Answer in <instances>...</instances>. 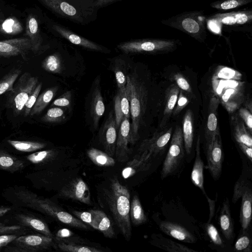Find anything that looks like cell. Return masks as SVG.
<instances>
[{"label":"cell","mask_w":252,"mask_h":252,"mask_svg":"<svg viewBox=\"0 0 252 252\" xmlns=\"http://www.w3.org/2000/svg\"><path fill=\"white\" fill-rule=\"evenodd\" d=\"M248 230L243 231L238 237L234 246L235 252H252V240Z\"/></svg>","instance_id":"44"},{"label":"cell","mask_w":252,"mask_h":252,"mask_svg":"<svg viewBox=\"0 0 252 252\" xmlns=\"http://www.w3.org/2000/svg\"><path fill=\"white\" fill-rule=\"evenodd\" d=\"M57 16L85 26L95 21L98 9L95 0H40Z\"/></svg>","instance_id":"1"},{"label":"cell","mask_w":252,"mask_h":252,"mask_svg":"<svg viewBox=\"0 0 252 252\" xmlns=\"http://www.w3.org/2000/svg\"><path fill=\"white\" fill-rule=\"evenodd\" d=\"M208 20L218 25L237 26L251 23L252 11L241 10L230 12L217 13L211 15Z\"/></svg>","instance_id":"20"},{"label":"cell","mask_w":252,"mask_h":252,"mask_svg":"<svg viewBox=\"0 0 252 252\" xmlns=\"http://www.w3.org/2000/svg\"><path fill=\"white\" fill-rule=\"evenodd\" d=\"M47 20V26L49 30L58 37L90 51L104 53L110 52V50L107 47L77 34L68 28L48 18Z\"/></svg>","instance_id":"12"},{"label":"cell","mask_w":252,"mask_h":252,"mask_svg":"<svg viewBox=\"0 0 252 252\" xmlns=\"http://www.w3.org/2000/svg\"><path fill=\"white\" fill-rule=\"evenodd\" d=\"M120 0H95V2L97 7L99 9L104 7L110 5Z\"/></svg>","instance_id":"59"},{"label":"cell","mask_w":252,"mask_h":252,"mask_svg":"<svg viewBox=\"0 0 252 252\" xmlns=\"http://www.w3.org/2000/svg\"><path fill=\"white\" fill-rule=\"evenodd\" d=\"M65 115L64 110L60 107H52L48 110L42 117L41 121L49 123H58L64 121Z\"/></svg>","instance_id":"46"},{"label":"cell","mask_w":252,"mask_h":252,"mask_svg":"<svg viewBox=\"0 0 252 252\" xmlns=\"http://www.w3.org/2000/svg\"><path fill=\"white\" fill-rule=\"evenodd\" d=\"M62 198L79 201L87 205L92 204L90 189L85 182L76 178L64 185L59 192Z\"/></svg>","instance_id":"15"},{"label":"cell","mask_w":252,"mask_h":252,"mask_svg":"<svg viewBox=\"0 0 252 252\" xmlns=\"http://www.w3.org/2000/svg\"><path fill=\"white\" fill-rule=\"evenodd\" d=\"M87 155L92 161L99 166H112L115 164L113 157L105 152L98 149L92 148L87 151Z\"/></svg>","instance_id":"42"},{"label":"cell","mask_w":252,"mask_h":252,"mask_svg":"<svg viewBox=\"0 0 252 252\" xmlns=\"http://www.w3.org/2000/svg\"><path fill=\"white\" fill-rule=\"evenodd\" d=\"M207 165L215 180H218L221 172L223 153L220 135H217L211 142L206 144Z\"/></svg>","instance_id":"14"},{"label":"cell","mask_w":252,"mask_h":252,"mask_svg":"<svg viewBox=\"0 0 252 252\" xmlns=\"http://www.w3.org/2000/svg\"><path fill=\"white\" fill-rule=\"evenodd\" d=\"M220 103V100L216 97H212L210 100L205 130L206 144L211 142L216 136L220 135L217 118V110Z\"/></svg>","instance_id":"24"},{"label":"cell","mask_w":252,"mask_h":252,"mask_svg":"<svg viewBox=\"0 0 252 252\" xmlns=\"http://www.w3.org/2000/svg\"><path fill=\"white\" fill-rule=\"evenodd\" d=\"M73 214L84 222L98 230V223L94 215L90 211H73Z\"/></svg>","instance_id":"50"},{"label":"cell","mask_w":252,"mask_h":252,"mask_svg":"<svg viewBox=\"0 0 252 252\" xmlns=\"http://www.w3.org/2000/svg\"><path fill=\"white\" fill-rule=\"evenodd\" d=\"M180 89L175 84H171L169 86L165 92V106L163 113V117L159 124L160 128H164L169 119H170L173 110L175 107Z\"/></svg>","instance_id":"32"},{"label":"cell","mask_w":252,"mask_h":252,"mask_svg":"<svg viewBox=\"0 0 252 252\" xmlns=\"http://www.w3.org/2000/svg\"><path fill=\"white\" fill-rule=\"evenodd\" d=\"M21 72L20 68H13L0 79V95L13 89L14 83Z\"/></svg>","instance_id":"43"},{"label":"cell","mask_w":252,"mask_h":252,"mask_svg":"<svg viewBox=\"0 0 252 252\" xmlns=\"http://www.w3.org/2000/svg\"><path fill=\"white\" fill-rule=\"evenodd\" d=\"M119 128L115 155L118 161L125 162L132 152L129 145H134L137 140L133 135L129 119L125 118Z\"/></svg>","instance_id":"13"},{"label":"cell","mask_w":252,"mask_h":252,"mask_svg":"<svg viewBox=\"0 0 252 252\" xmlns=\"http://www.w3.org/2000/svg\"><path fill=\"white\" fill-rule=\"evenodd\" d=\"M72 93L68 91L63 93L52 103V106L69 107L71 105Z\"/></svg>","instance_id":"52"},{"label":"cell","mask_w":252,"mask_h":252,"mask_svg":"<svg viewBox=\"0 0 252 252\" xmlns=\"http://www.w3.org/2000/svg\"><path fill=\"white\" fill-rule=\"evenodd\" d=\"M213 80V88L228 111H234L244 101L243 85L234 80Z\"/></svg>","instance_id":"9"},{"label":"cell","mask_w":252,"mask_h":252,"mask_svg":"<svg viewBox=\"0 0 252 252\" xmlns=\"http://www.w3.org/2000/svg\"><path fill=\"white\" fill-rule=\"evenodd\" d=\"M204 164L200 156V138L198 136L195 148V158L191 173V180L193 184L206 195L204 187L203 170Z\"/></svg>","instance_id":"31"},{"label":"cell","mask_w":252,"mask_h":252,"mask_svg":"<svg viewBox=\"0 0 252 252\" xmlns=\"http://www.w3.org/2000/svg\"><path fill=\"white\" fill-rule=\"evenodd\" d=\"M206 198L208 200V202L209 204L210 207V214H209V219L208 220V222H210L212 219L213 217L214 212L215 210V202L216 201L212 200L210 198H209L207 195H205Z\"/></svg>","instance_id":"60"},{"label":"cell","mask_w":252,"mask_h":252,"mask_svg":"<svg viewBox=\"0 0 252 252\" xmlns=\"http://www.w3.org/2000/svg\"><path fill=\"white\" fill-rule=\"evenodd\" d=\"M104 196L115 223L126 240L131 236L129 217L130 193L126 187L122 185L117 177L113 178Z\"/></svg>","instance_id":"2"},{"label":"cell","mask_w":252,"mask_h":252,"mask_svg":"<svg viewBox=\"0 0 252 252\" xmlns=\"http://www.w3.org/2000/svg\"><path fill=\"white\" fill-rule=\"evenodd\" d=\"M152 157V155L147 151L139 152L127 162L122 172L123 178L127 179L138 172L148 170Z\"/></svg>","instance_id":"21"},{"label":"cell","mask_w":252,"mask_h":252,"mask_svg":"<svg viewBox=\"0 0 252 252\" xmlns=\"http://www.w3.org/2000/svg\"><path fill=\"white\" fill-rule=\"evenodd\" d=\"M8 144L17 151L23 153H32L44 149L47 144L39 141L8 139Z\"/></svg>","instance_id":"36"},{"label":"cell","mask_w":252,"mask_h":252,"mask_svg":"<svg viewBox=\"0 0 252 252\" xmlns=\"http://www.w3.org/2000/svg\"><path fill=\"white\" fill-rule=\"evenodd\" d=\"M206 233L211 242L217 247L223 248L225 247L224 243L217 229L210 222H207L205 225Z\"/></svg>","instance_id":"47"},{"label":"cell","mask_w":252,"mask_h":252,"mask_svg":"<svg viewBox=\"0 0 252 252\" xmlns=\"http://www.w3.org/2000/svg\"><path fill=\"white\" fill-rule=\"evenodd\" d=\"M73 233L70 230L66 228L61 229L57 231L55 236H54V240H60L68 239L72 237Z\"/></svg>","instance_id":"57"},{"label":"cell","mask_w":252,"mask_h":252,"mask_svg":"<svg viewBox=\"0 0 252 252\" xmlns=\"http://www.w3.org/2000/svg\"><path fill=\"white\" fill-rule=\"evenodd\" d=\"M240 74L239 72L233 70L230 68L227 67H224L221 68L219 71L216 73V77L220 78L221 79H240L241 75H237Z\"/></svg>","instance_id":"54"},{"label":"cell","mask_w":252,"mask_h":252,"mask_svg":"<svg viewBox=\"0 0 252 252\" xmlns=\"http://www.w3.org/2000/svg\"><path fill=\"white\" fill-rule=\"evenodd\" d=\"M105 105L102 95L100 80L97 78L94 81V88L92 92L90 113L92 120L93 126L96 128L100 119L105 112Z\"/></svg>","instance_id":"22"},{"label":"cell","mask_w":252,"mask_h":252,"mask_svg":"<svg viewBox=\"0 0 252 252\" xmlns=\"http://www.w3.org/2000/svg\"><path fill=\"white\" fill-rule=\"evenodd\" d=\"M219 223L221 231L227 240L234 237V223L230 209L229 199L226 198L222 204L219 216Z\"/></svg>","instance_id":"29"},{"label":"cell","mask_w":252,"mask_h":252,"mask_svg":"<svg viewBox=\"0 0 252 252\" xmlns=\"http://www.w3.org/2000/svg\"><path fill=\"white\" fill-rule=\"evenodd\" d=\"M172 79L176 82L177 86L183 92H186L192 97L194 98L195 95L192 88L185 77L181 73H175L172 77Z\"/></svg>","instance_id":"51"},{"label":"cell","mask_w":252,"mask_h":252,"mask_svg":"<svg viewBox=\"0 0 252 252\" xmlns=\"http://www.w3.org/2000/svg\"><path fill=\"white\" fill-rule=\"evenodd\" d=\"M27 32L30 37L32 51L34 54H41L50 48L49 44L44 43V39L39 30L37 19L34 17H30L27 26Z\"/></svg>","instance_id":"25"},{"label":"cell","mask_w":252,"mask_h":252,"mask_svg":"<svg viewBox=\"0 0 252 252\" xmlns=\"http://www.w3.org/2000/svg\"><path fill=\"white\" fill-rule=\"evenodd\" d=\"M59 249L67 252H100L103 251L96 247L87 246L84 243L76 241L72 237L63 240H56Z\"/></svg>","instance_id":"35"},{"label":"cell","mask_w":252,"mask_h":252,"mask_svg":"<svg viewBox=\"0 0 252 252\" xmlns=\"http://www.w3.org/2000/svg\"><path fill=\"white\" fill-rule=\"evenodd\" d=\"M14 23V21L12 19H7L5 21L3 24V28L4 29L5 31L7 32H12L11 27Z\"/></svg>","instance_id":"61"},{"label":"cell","mask_w":252,"mask_h":252,"mask_svg":"<svg viewBox=\"0 0 252 252\" xmlns=\"http://www.w3.org/2000/svg\"><path fill=\"white\" fill-rule=\"evenodd\" d=\"M33 233L27 227L18 225H6L0 222V235L3 234H17L20 235Z\"/></svg>","instance_id":"48"},{"label":"cell","mask_w":252,"mask_h":252,"mask_svg":"<svg viewBox=\"0 0 252 252\" xmlns=\"http://www.w3.org/2000/svg\"><path fill=\"white\" fill-rule=\"evenodd\" d=\"M241 198L240 222L242 230L250 229L252 213V189L251 181L240 178L234 188L232 202L236 203Z\"/></svg>","instance_id":"10"},{"label":"cell","mask_w":252,"mask_h":252,"mask_svg":"<svg viewBox=\"0 0 252 252\" xmlns=\"http://www.w3.org/2000/svg\"><path fill=\"white\" fill-rule=\"evenodd\" d=\"M238 116L245 123V126L251 133L252 132V115L248 109L241 108L238 111Z\"/></svg>","instance_id":"53"},{"label":"cell","mask_w":252,"mask_h":252,"mask_svg":"<svg viewBox=\"0 0 252 252\" xmlns=\"http://www.w3.org/2000/svg\"><path fill=\"white\" fill-rule=\"evenodd\" d=\"M238 146L243 153V154L248 158V159L252 161V147L247 146L242 143H238Z\"/></svg>","instance_id":"58"},{"label":"cell","mask_w":252,"mask_h":252,"mask_svg":"<svg viewBox=\"0 0 252 252\" xmlns=\"http://www.w3.org/2000/svg\"><path fill=\"white\" fill-rule=\"evenodd\" d=\"M189 103L188 97L185 95L182 90L180 91L176 106L175 107L173 113L174 116L178 115Z\"/></svg>","instance_id":"55"},{"label":"cell","mask_w":252,"mask_h":252,"mask_svg":"<svg viewBox=\"0 0 252 252\" xmlns=\"http://www.w3.org/2000/svg\"><path fill=\"white\" fill-rule=\"evenodd\" d=\"M113 61L115 64L112 67V70L114 72L118 90H123L126 88L128 74L125 63L122 56L116 57L113 59Z\"/></svg>","instance_id":"40"},{"label":"cell","mask_w":252,"mask_h":252,"mask_svg":"<svg viewBox=\"0 0 252 252\" xmlns=\"http://www.w3.org/2000/svg\"><path fill=\"white\" fill-rule=\"evenodd\" d=\"M252 0H219L210 4L212 7L221 10H226L240 7L247 4Z\"/></svg>","instance_id":"45"},{"label":"cell","mask_w":252,"mask_h":252,"mask_svg":"<svg viewBox=\"0 0 252 252\" xmlns=\"http://www.w3.org/2000/svg\"><path fill=\"white\" fill-rule=\"evenodd\" d=\"M172 133V127L156 132L150 138L144 140L138 149L139 152L147 151L153 157L161 153L169 142Z\"/></svg>","instance_id":"18"},{"label":"cell","mask_w":252,"mask_h":252,"mask_svg":"<svg viewBox=\"0 0 252 252\" xmlns=\"http://www.w3.org/2000/svg\"><path fill=\"white\" fill-rule=\"evenodd\" d=\"M114 114L116 122L119 128L125 118L130 117V104L126 87L117 91L114 99Z\"/></svg>","instance_id":"27"},{"label":"cell","mask_w":252,"mask_h":252,"mask_svg":"<svg viewBox=\"0 0 252 252\" xmlns=\"http://www.w3.org/2000/svg\"><path fill=\"white\" fill-rule=\"evenodd\" d=\"M152 244L162 250L170 252H196L188 247L164 237L161 234H154Z\"/></svg>","instance_id":"33"},{"label":"cell","mask_w":252,"mask_h":252,"mask_svg":"<svg viewBox=\"0 0 252 252\" xmlns=\"http://www.w3.org/2000/svg\"><path fill=\"white\" fill-rule=\"evenodd\" d=\"M184 149L182 129L177 126L173 133L170 147L163 163L160 173L162 179L173 174L177 169L184 158Z\"/></svg>","instance_id":"11"},{"label":"cell","mask_w":252,"mask_h":252,"mask_svg":"<svg viewBox=\"0 0 252 252\" xmlns=\"http://www.w3.org/2000/svg\"><path fill=\"white\" fill-rule=\"evenodd\" d=\"M42 86V82L37 83L35 88L29 95L24 107L23 114L25 117H27L30 115L31 109L39 94Z\"/></svg>","instance_id":"49"},{"label":"cell","mask_w":252,"mask_h":252,"mask_svg":"<svg viewBox=\"0 0 252 252\" xmlns=\"http://www.w3.org/2000/svg\"><path fill=\"white\" fill-rule=\"evenodd\" d=\"M117 128L114 112L112 110L110 112L99 133V140L105 152L112 157L115 154Z\"/></svg>","instance_id":"16"},{"label":"cell","mask_w":252,"mask_h":252,"mask_svg":"<svg viewBox=\"0 0 252 252\" xmlns=\"http://www.w3.org/2000/svg\"><path fill=\"white\" fill-rule=\"evenodd\" d=\"M95 216L98 223V230L107 238H112L115 235L114 228L106 214L98 210H90Z\"/></svg>","instance_id":"39"},{"label":"cell","mask_w":252,"mask_h":252,"mask_svg":"<svg viewBox=\"0 0 252 252\" xmlns=\"http://www.w3.org/2000/svg\"><path fill=\"white\" fill-rule=\"evenodd\" d=\"M20 235L17 234H3L0 235V250L10 244Z\"/></svg>","instance_id":"56"},{"label":"cell","mask_w":252,"mask_h":252,"mask_svg":"<svg viewBox=\"0 0 252 252\" xmlns=\"http://www.w3.org/2000/svg\"><path fill=\"white\" fill-rule=\"evenodd\" d=\"M57 151L54 149L38 151L28 155L24 159L33 170H41L56 158Z\"/></svg>","instance_id":"26"},{"label":"cell","mask_w":252,"mask_h":252,"mask_svg":"<svg viewBox=\"0 0 252 252\" xmlns=\"http://www.w3.org/2000/svg\"><path fill=\"white\" fill-rule=\"evenodd\" d=\"M27 166L28 164L25 159L0 148V170L14 173L22 171Z\"/></svg>","instance_id":"28"},{"label":"cell","mask_w":252,"mask_h":252,"mask_svg":"<svg viewBox=\"0 0 252 252\" xmlns=\"http://www.w3.org/2000/svg\"><path fill=\"white\" fill-rule=\"evenodd\" d=\"M41 65L46 71L55 74L61 73L63 69L61 52L56 51L47 56L42 61Z\"/></svg>","instance_id":"38"},{"label":"cell","mask_w":252,"mask_h":252,"mask_svg":"<svg viewBox=\"0 0 252 252\" xmlns=\"http://www.w3.org/2000/svg\"><path fill=\"white\" fill-rule=\"evenodd\" d=\"M58 90L57 87H53L39 94L30 113L31 116L40 114L52 100Z\"/></svg>","instance_id":"37"},{"label":"cell","mask_w":252,"mask_h":252,"mask_svg":"<svg viewBox=\"0 0 252 252\" xmlns=\"http://www.w3.org/2000/svg\"><path fill=\"white\" fill-rule=\"evenodd\" d=\"M6 246L5 252H37L45 251L53 247L54 240L43 234L32 233L20 235Z\"/></svg>","instance_id":"8"},{"label":"cell","mask_w":252,"mask_h":252,"mask_svg":"<svg viewBox=\"0 0 252 252\" xmlns=\"http://www.w3.org/2000/svg\"><path fill=\"white\" fill-rule=\"evenodd\" d=\"M202 18L201 12H186L163 21L162 23L186 32L199 42H203L206 32Z\"/></svg>","instance_id":"7"},{"label":"cell","mask_w":252,"mask_h":252,"mask_svg":"<svg viewBox=\"0 0 252 252\" xmlns=\"http://www.w3.org/2000/svg\"><path fill=\"white\" fill-rule=\"evenodd\" d=\"M12 210V208L7 206H0V217H2Z\"/></svg>","instance_id":"62"},{"label":"cell","mask_w":252,"mask_h":252,"mask_svg":"<svg viewBox=\"0 0 252 252\" xmlns=\"http://www.w3.org/2000/svg\"><path fill=\"white\" fill-rule=\"evenodd\" d=\"M17 203L20 207L36 210L71 227L81 229H89L83 221L64 211L54 202L37 195L28 188L24 189L20 192Z\"/></svg>","instance_id":"3"},{"label":"cell","mask_w":252,"mask_h":252,"mask_svg":"<svg viewBox=\"0 0 252 252\" xmlns=\"http://www.w3.org/2000/svg\"><path fill=\"white\" fill-rule=\"evenodd\" d=\"M126 87L130 104L131 130L137 141L139 138L138 131L146 110L147 92L143 82L133 73L127 74Z\"/></svg>","instance_id":"4"},{"label":"cell","mask_w":252,"mask_h":252,"mask_svg":"<svg viewBox=\"0 0 252 252\" xmlns=\"http://www.w3.org/2000/svg\"><path fill=\"white\" fill-rule=\"evenodd\" d=\"M160 230L166 235L179 241L194 243L195 237L183 226L171 221H162L158 224Z\"/></svg>","instance_id":"23"},{"label":"cell","mask_w":252,"mask_h":252,"mask_svg":"<svg viewBox=\"0 0 252 252\" xmlns=\"http://www.w3.org/2000/svg\"><path fill=\"white\" fill-rule=\"evenodd\" d=\"M182 129L185 150L189 155L191 152L193 141V115L190 109L187 110L184 115Z\"/></svg>","instance_id":"34"},{"label":"cell","mask_w":252,"mask_h":252,"mask_svg":"<svg viewBox=\"0 0 252 252\" xmlns=\"http://www.w3.org/2000/svg\"><path fill=\"white\" fill-rule=\"evenodd\" d=\"M32 50L30 39L20 38L0 41V56L8 58L20 55L27 61L29 51Z\"/></svg>","instance_id":"17"},{"label":"cell","mask_w":252,"mask_h":252,"mask_svg":"<svg viewBox=\"0 0 252 252\" xmlns=\"http://www.w3.org/2000/svg\"><path fill=\"white\" fill-rule=\"evenodd\" d=\"M37 83V77L26 72L14 83L13 89L7 92L6 106L12 110L14 116L23 113L28 98Z\"/></svg>","instance_id":"6"},{"label":"cell","mask_w":252,"mask_h":252,"mask_svg":"<svg viewBox=\"0 0 252 252\" xmlns=\"http://www.w3.org/2000/svg\"><path fill=\"white\" fill-rule=\"evenodd\" d=\"M177 43L173 39H134L120 43L116 48L125 54H154L173 51L176 48Z\"/></svg>","instance_id":"5"},{"label":"cell","mask_w":252,"mask_h":252,"mask_svg":"<svg viewBox=\"0 0 252 252\" xmlns=\"http://www.w3.org/2000/svg\"><path fill=\"white\" fill-rule=\"evenodd\" d=\"M233 137L238 143L252 147V137L244 123L237 115H232L230 120Z\"/></svg>","instance_id":"30"},{"label":"cell","mask_w":252,"mask_h":252,"mask_svg":"<svg viewBox=\"0 0 252 252\" xmlns=\"http://www.w3.org/2000/svg\"><path fill=\"white\" fill-rule=\"evenodd\" d=\"M245 108L248 109L251 112H252V100L251 98L250 99H247L245 100L244 103Z\"/></svg>","instance_id":"63"},{"label":"cell","mask_w":252,"mask_h":252,"mask_svg":"<svg viewBox=\"0 0 252 252\" xmlns=\"http://www.w3.org/2000/svg\"><path fill=\"white\" fill-rule=\"evenodd\" d=\"M129 217L134 225H141L147 220L140 199L136 195L133 197L130 205Z\"/></svg>","instance_id":"41"},{"label":"cell","mask_w":252,"mask_h":252,"mask_svg":"<svg viewBox=\"0 0 252 252\" xmlns=\"http://www.w3.org/2000/svg\"><path fill=\"white\" fill-rule=\"evenodd\" d=\"M13 218L17 224L27 227L31 231L54 238L48 224L42 219L33 214L26 212H16Z\"/></svg>","instance_id":"19"}]
</instances>
